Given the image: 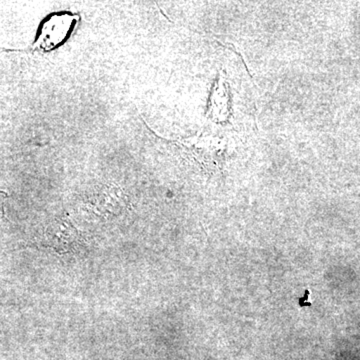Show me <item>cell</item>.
Wrapping results in <instances>:
<instances>
[{
	"label": "cell",
	"instance_id": "6da1fadb",
	"mask_svg": "<svg viewBox=\"0 0 360 360\" xmlns=\"http://www.w3.org/2000/svg\"><path fill=\"white\" fill-rule=\"evenodd\" d=\"M78 15L70 11L49 14L39 25L35 45L40 51H53L70 39L77 25Z\"/></svg>",
	"mask_w": 360,
	"mask_h": 360
}]
</instances>
